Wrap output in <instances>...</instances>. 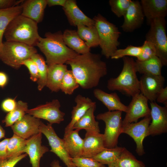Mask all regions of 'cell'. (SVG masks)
<instances>
[{"mask_svg":"<svg viewBox=\"0 0 167 167\" xmlns=\"http://www.w3.org/2000/svg\"><path fill=\"white\" fill-rule=\"evenodd\" d=\"M66 63L70 66L79 86L84 89L97 86L101 79L107 74L106 64L101 56L90 52L79 54Z\"/></svg>","mask_w":167,"mask_h":167,"instance_id":"6da1fadb","label":"cell"},{"mask_svg":"<svg viewBox=\"0 0 167 167\" xmlns=\"http://www.w3.org/2000/svg\"><path fill=\"white\" fill-rule=\"evenodd\" d=\"M36 46L45 55L48 66L64 64L79 54L66 45L61 31L46 32L44 38L40 37Z\"/></svg>","mask_w":167,"mask_h":167,"instance_id":"7a4b0ae2","label":"cell"},{"mask_svg":"<svg viewBox=\"0 0 167 167\" xmlns=\"http://www.w3.org/2000/svg\"><path fill=\"white\" fill-rule=\"evenodd\" d=\"M4 36L6 41L19 42L33 47L36 45L41 37L38 33L37 23L21 15L10 22Z\"/></svg>","mask_w":167,"mask_h":167,"instance_id":"3957f363","label":"cell"},{"mask_svg":"<svg viewBox=\"0 0 167 167\" xmlns=\"http://www.w3.org/2000/svg\"><path fill=\"white\" fill-rule=\"evenodd\" d=\"M122 60L123 66L121 72L117 77L110 78L108 80L107 88L110 91H118L133 97L140 93L135 61L128 57H123Z\"/></svg>","mask_w":167,"mask_h":167,"instance_id":"277c9868","label":"cell"},{"mask_svg":"<svg viewBox=\"0 0 167 167\" xmlns=\"http://www.w3.org/2000/svg\"><path fill=\"white\" fill-rule=\"evenodd\" d=\"M98 34L102 54L107 58H111L118 49L121 32L116 26L100 14L93 18Z\"/></svg>","mask_w":167,"mask_h":167,"instance_id":"5b68a950","label":"cell"},{"mask_svg":"<svg viewBox=\"0 0 167 167\" xmlns=\"http://www.w3.org/2000/svg\"><path fill=\"white\" fill-rule=\"evenodd\" d=\"M36 53L37 50L34 47L19 42L6 41L3 42L0 60L13 68L18 69L24 61Z\"/></svg>","mask_w":167,"mask_h":167,"instance_id":"8992f818","label":"cell"},{"mask_svg":"<svg viewBox=\"0 0 167 167\" xmlns=\"http://www.w3.org/2000/svg\"><path fill=\"white\" fill-rule=\"evenodd\" d=\"M150 29L145 36L146 40L152 43L156 50V56L163 66L167 65V36L165 18H157L151 20Z\"/></svg>","mask_w":167,"mask_h":167,"instance_id":"52a82bcc","label":"cell"},{"mask_svg":"<svg viewBox=\"0 0 167 167\" xmlns=\"http://www.w3.org/2000/svg\"><path fill=\"white\" fill-rule=\"evenodd\" d=\"M122 111H108L98 114L96 118L103 121L105 125L103 134L105 147L112 148L117 146L119 137L122 133Z\"/></svg>","mask_w":167,"mask_h":167,"instance_id":"ba28073f","label":"cell"},{"mask_svg":"<svg viewBox=\"0 0 167 167\" xmlns=\"http://www.w3.org/2000/svg\"><path fill=\"white\" fill-rule=\"evenodd\" d=\"M39 130L47 139L51 148L50 151L55 154L67 167H76L65 148L63 139L58 136L52 124L46 125L41 122Z\"/></svg>","mask_w":167,"mask_h":167,"instance_id":"9c48e42d","label":"cell"},{"mask_svg":"<svg viewBox=\"0 0 167 167\" xmlns=\"http://www.w3.org/2000/svg\"><path fill=\"white\" fill-rule=\"evenodd\" d=\"M60 107L59 101L54 99L33 108L28 109L26 113L35 118L46 120L52 125L59 124L64 120L65 115V113L60 110Z\"/></svg>","mask_w":167,"mask_h":167,"instance_id":"30bf717a","label":"cell"},{"mask_svg":"<svg viewBox=\"0 0 167 167\" xmlns=\"http://www.w3.org/2000/svg\"><path fill=\"white\" fill-rule=\"evenodd\" d=\"M151 121L150 116L144 118L138 122L122 126V133L128 135L134 139L136 144V152L139 156L145 153L143 142L148 136V127Z\"/></svg>","mask_w":167,"mask_h":167,"instance_id":"8fae6325","label":"cell"},{"mask_svg":"<svg viewBox=\"0 0 167 167\" xmlns=\"http://www.w3.org/2000/svg\"><path fill=\"white\" fill-rule=\"evenodd\" d=\"M148 101L140 93L132 97L122 120V126L136 122L140 118L150 116L151 110L148 105Z\"/></svg>","mask_w":167,"mask_h":167,"instance_id":"7c38bea8","label":"cell"},{"mask_svg":"<svg viewBox=\"0 0 167 167\" xmlns=\"http://www.w3.org/2000/svg\"><path fill=\"white\" fill-rule=\"evenodd\" d=\"M139 80L140 93L150 102H155L159 93L164 88V77L162 75L143 74Z\"/></svg>","mask_w":167,"mask_h":167,"instance_id":"4fadbf2b","label":"cell"},{"mask_svg":"<svg viewBox=\"0 0 167 167\" xmlns=\"http://www.w3.org/2000/svg\"><path fill=\"white\" fill-rule=\"evenodd\" d=\"M152 122L148 130V136L167 132V107L161 106L155 102H150Z\"/></svg>","mask_w":167,"mask_h":167,"instance_id":"5bb4252c","label":"cell"},{"mask_svg":"<svg viewBox=\"0 0 167 167\" xmlns=\"http://www.w3.org/2000/svg\"><path fill=\"white\" fill-rule=\"evenodd\" d=\"M41 122L40 119L27 114L11 127L14 134L27 139L40 132Z\"/></svg>","mask_w":167,"mask_h":167,"instance_id":"9a60e30c","label":"cell"},{"mask_svg":"<svg viewBox=\"0 0 167 167\" xmlns=\"http://www.w3.org/2000/svg\"><path fill=\"white\" fill-rule=\"evenodd\" d=\"M123 17L124 22L121 27L124 31L131 32L140 28L145 17L140 2L132 1Z\"/></svg>","mask_w":167,"mask_h":167,"instance_id":"2e32d148","label":"cell"},{"mask_svg":"<svg viewBox=\"0 0 167 167\" xmlns=\"http://www.w3.org/2000/svg\"><path fill=\"white\" fill-rule=\"evenodd\" d=\"M42 134L40 132L26 139L24 153L29 157L32 167H40V161L44 154L49 151L42 145Z\"/></svg>","mask_w":167,"mask_h":167,"instance_id":"e0dca14e","label":"cell"},{"mask_svg":"<svg viewBox=\"0 0 167 167\" xmlns=\"http://www.w3.org/2000/svg\"><path fill=\"white\" fill-rule=\"evenodd\" d=\"M62 8L71 25L77 27L80 25L88 27L95 26L94 20L82 12L78 7L76 1L66 0Z\"/></svg>","mask_w":167,"mask_h":167,"instance_id":"ac0fdd59","label":"cell"},{"mask_svg":"<svg viewBox=\"0 0 167 167\" xmlns=\"http://www.w3.org/2000/svg\"><path fill=\"white\" fill-rule=\"evenodd\" d=\"M82 157L92 158L105 148L103 134L86 132Z\"/></svg>","mask_w":167,"mask_h":167,"instance_id":"d6986e66","label":"cell"},{"mask_svg":"<svg viewBox=\"0 0 167 167\" xmlns=\"http://www.w3.org/2000/svg\"><path fill=\"white\" fill-rule=\"evenodd\" d=\"M140 3L148 23L157 18H165L167 14V0H141Z\"/></svg>","mask_w":167,"mask_h":167,"instance_id":"ffe728a7","label":"cell"},{"mask_svg":"<svg viewBox=\"0 0 167 167\" xmlns=\"http://www.w3.org/2000/svg\"><path fill=\"white\" fill-rule=\"evenodd\" d=\"M22 3L21 15L37 24L42 21L47 5V0H27Z\"/></svg>","mask_w":167,"mask_h":167,"instance_id":"44dd1931","label":"cell"},{"mask_svg":"<svg viewBox=\"0 0 167 167\" xmlns=\"http://www.w3.org/2000/svg\"><path fill=\"white\" fill-rule=\"evenodd\" d=\"M76 104L74 106L71 112V120L65 127V133L73 130V127L75 123L86 112L87 110L94 104H96L89 98L83 96L80 94L76 96L75 99Z\"/></svg>","mask_w":167,"mask_h":167,"instance_id":"7402d4cb","label":"cell"},{"mask_svg":"<svg viewBox=\"0 0 167 167\" xmlns=\"http://www.w3.org/2000/svg\"><path fill=\"white\" fill-rule=\"evenodd\" d=\"M79 129H74L64 133L63 139L65 148L72 158L82 156L84 140L79 134Z\"/></svg>","mask_w":167,"mask_h":167,"instance_id":"603a6c76","label":"cell"},{"mask_svg":"<svg viewBox=\"0 0 167 167\" xmlns=\"http://www.w3.org/2000/svg\"><path fill=\"white\" fill-rule=\"evenodd\" d=\"M93 94L94 96L107 108L108 111L119 110L126 112L127 106L121 101L116 93H109L100 89L96 88L93 90Z\"/></svg>","mask_w":167,"mask_h":167,"instance_id":"cb8c5ba5","label":"cell"},{"mask_svg":"<svg viewBox=\"0 0 167 167\" xmlns=\"http://www.w3.org/2000/svg\"><path fill=\"white\" fill-rule=\"evenodd\" d=\"M46 86L51 91L58 92L60 90L61 82L67 66L64 64H55L48 66Z\"/></svg>","mask_w":167,"mask_h":167,"instance_id":"d4e9b609","label":"cell"},{"mask_svg":"<svg viewBox=\"0 0 167 167\" xmlns=\"http://www.w3.org/2000/svg\"><path fill=\"white\" fill-rule=\"evenodd\" d=\"M96 108V104L89 108L85 114L74 124V129H84L86 132L100 133L99 122L96 121L94 112Z\"/></svg>","mask_w":167,"mask_h":167,"instance_id":"484cf974","label":"cell"},{"mask_svg":"<svg viewBox=\"0 0 167 167\" xmlns=\"http://www.w3.org/2000/svg\"><path fill=\"white\" fill-rule=\"evenodd\" d=\"M62 34L66 45L77 54H82L90 52V49L80 38L77 31L66 29Z\"/></svg>","mask_w":167,"mask_h":167,"instance_id":"4316f807","label":"cell"},{"mask_svg":"<svg viewBox=\"0 0 167 167\" xmlns=\"http://www.w3.org/2000/svg\"><path fill=\"white\" fill-rule=\"evenodd\" d=\"M163 66L161 61L156 56L146 60L140 61L136 60L135 61L137 72L143 75H161Z\"/></svg>","mask_w":167,"mask_h":167,"instance_id":"83f0119b","label":"cell"},{"mask_svg":"<svg viewBox=\"0 0 167 167\" xmlns=\"http://www.w3.org/2000/svg\"><path fill=\"white\" fill-rule=\"evenodd\" d=\"M22 10L21 5L0 10V54L2 47V39L4 33L10 22L17 16L21 15Z\"/></svg>","mask_w":167,"mask_h":167,"instance_id":"f1b7e54d","label":"cell"},{"mask_svg":"<svg viewBox=\"0 0 167 167\" xmlns=\"http://www.w3.org/2000/svg\"><path fill=\"white\" fill-rule=\"evenodd\" d=\"M77 33L80 38L90 49L99 45L100 40L95 26L88 27L83 25L77 26Z\"/></svg>","mask_w":167,"mask_h":167,"instance_id":"f546056e","label":"cell"},{"mask_svg":"<svg viewBox=\"0 0 167 167\" xmlns=\"http://www.w3.org/2000/svg\"><path fill=\"white\" fill-rule=\"evenodd\" d=\"M124 147L117 146L106 148L92 157L103 165H109L116 161L119 159Z\"/></svg>","mask_w":167,"mask_h":167,"instance_id":"4dcf8cb0","label":"cell"},{"mask_svg":"<svg viewBox=\"0 0 167 167\" xmlns=\"http://www.w3.org/2000/svg\"><path fill=\"white\" fill-rule=\"evenodd\" d=\"M26 144V139L14 134L9 138L7 146L8 158L16 157L24 153Z\"/></svg>","mask_w":167,"mask_h":167,"instance_id":"1f68e13d","label":"cell"},{"mask_svg":"<svg viewBox=\"0 0 167 167\" xmlns=\"http://www.w3.org/2000/svg\"><path fill=\"white\" fill-rule=\"evenodd\" d=\"M28 107L27 103L22 101H18L15 108L7 114L2 123H5L6 127H11L26 114Z\"/></svg>","mask_w":167,"mask_h":167,"instance_id":"d6a6232c","label":"cell"},{"mask_svg":"<svg viewBox=\"0 0 167 167\" xmlns=\"http://www.w3.org/2000/svg\"><path fill=\"white\" fill-rule=\"evenodd\" d=\"M31 58L35 62L38 67L39 78L37 81V88L39 91H41L46 86L48 66L43 57L37 53L32 55Z\"/></svg>","mask_w":167,"mask_h":167,"instance_id":"836d02e7","label":"cell"},{"mask_svg":"<svg viewBox=\"0 0 167 167\" xmlns=\"http://www.w3.org/2000/svg\"><path fill=\"white\" fill-rule=\"evenodd\" d=\"M112 163L118 167H146L143 162L138 160L124 147L119 159Z\"/></svg>","mask_w":167,"mask_h":167,"instance_id":"e575fe53","label":"cell"},{"mask_svg":"<svg viewBox=\"0 0 167 167\" xmlns=\"http://www.w3.org/2000/svg\"><path fill=\"white\" fill-rule=\"evenodd\" d=\"M79 86L72 71L67 70L63 77L60 90L66 94L71 95Z\"/></svg>","mask_w":167,"mask_h":167,"instance_id":"d590c367","label":"cell"},{"mask_svg":"<svg viewBox=\"0 0 167 167\" xmlns=\"http://www.w3.org/2000/svg\"><path fill=\"white\" fill-rule=\"evenodd\" d=\"M141 52V47L128 45L123 49H118L113 53L111 58L117 59L127 56H133L137 58Z\"/></svg>","mask_w":167,"mask_h":167,"instance_id":"8d00e7d4","label":"cell"},{"mask_svg":"<svg viewBox=\"0 0 167 167\" xmlns=\"http://www.w3.org/2000/svg\"><path fill=\"white\" fill-rule=\"evenodd\" d=\"M131 0H110L109 5L112 12L118 17L123 16L130 5Z\"/></svg>","mask_w":167,"mask_h":167,"instance_id":"74e56055","label":"cell"},{"mask_svg":"<svg viewBox=\"0 0 167 167\" xmlns=\"http://www.w3.org/2000/svg\"><path fill=\"white\" fill-rule=\"evenodd\" d=\"M141 47V52L137 58V60L143 61L156 56L155 48L151 42L145 40Z\"/></svg>","mask_w":167,"mask_h":167,"instance_id":"f35d334b","label":"cell"},{"mask_svg":"<svg viewBox=\"0 0 167 167\" xmlns=\"http://www.w3.org/2000/svg\"><path fill=\"white\" fill-rule=\"evenodd\" d=\"M76 167H106L92 158L79 157L72 158Z\"/></svg>","mask_w":167,"mask_h":167,"instance_id":"ab89813d","label":"cell"},{"mask_svg":"<svg viewBox=\"0 0 167 167\" xmlns=\"http://www.w3.org/2000/svg\"><path fill=\"white\" fill-rule=\"evenodd\" d=\"M22 65L25 66L28 70L30 79L33 82H37L39 78V74L38 67L35 62L30 58L24 61L22 63Z\"/></svg>","mask_w":167,"mask_h":167,"instance_id":"60d3db41","label":"cell"},{"mask_svg":"<svg viewBox=\"0 0 167 167\" xmlns=\"http://www.w3.org/2000/svg\"><path fill=\"white\" fill-rule=\"evenodd\" d=\"M27 155L25 153L16 157L0 160V167H15L19 161L27 156Z\"/></svg>","mask_w":167,"mask_h":167,"instance_id":"b9f144b4","label":"cell"},{"mask_svg":"<svg viewBox=\"0 0 167 167\" xmlns=\"http://www.w3.org/2000/svg\"><path fill=\"white\" fill-rule=\"evenodd\" d=\"M17 102L15 99L7 98L4 100L1 103L2 110L5 112L9 113L15 108Z\"/></svg>","mask_w":167,"mask_h":167,"instance_id":"7bdbcfd3","label":"cell"},{"mask_svg":"<svg viewBox=\"0 0 167 167\" xmlns=\"http://www.w3.org/2000/svg\"><path fill=\"white\" fill-rule=\"evenodd\" d=\"M24 0H0V10L8 9L18 5Z\"/></svg>","mask_w":167,"mask_h":167,"instance_id":"ee69618b","label":"cell"},{"mask_svg":"<svg viewBox=\"0 0 167 167\" xmlns=\"http://www.w3.org/2000/svg\"><path fill=\"white\" fill-rule=\"evenodd\" d=\"M9 139L6 138L0 142V160L8 158L6 148Z\"/></svg>","mask_w":167,"mask_h":167,"instance_id":"f6af8a7d","label":"cell"},{"mask_svg":"<svg viewBox=\"0 0 167 167\" xmlns=\"http://www.w3.org/2000/svg\"><path fill=\"white\" fill-rule=\"evenodd\" d=\"M157 102L164 104L167 107V87L163 88L159 93L156 100Z\"/></svg>","mask_w":167,"mask_h":167,"instance_id":"bcb514c9","label":"cell"},{"mask_svg":"<svg viewBox=\"0 0 167 167\" xmlns=\"http://www.w3.org/2000/svg\"><path fill=\"white\" fill-rule=\"evenodd\" d=\"M8 81L7 75L4 72L0 71V88H4L7 84Z\"/></svg>","mask_w":167,"mask_h":167,"instance_id":"7dc6e473","label":"cell"},{"mask_svg":"<svg viewBox=\"0 0 167 167\" xmlns=\"http://www.w3.org/2000/svg\"><path fill=\"white\" fill-rule=\"evenodd\" d=\"M66 0H47V5L51 7L56 5L64 6Z\"/></svg>","mask_w":167,"mask_h":167,"instance_id":"c3c4849f","label":"cell"},{"mask_svg":"<svg viewBox=\"0 0 167 167\" xmlns=\"http://www.w3.org/2000/svg\"><path fill=\"white\" fill-rule=\"evenodd\" d=\"M51 167H62L60 165L59 161L56 160H53L50 163Z\"/></svg>","mask_w":167,"mask_h":167,"instance_id":"681fc988","label":"cell"},{"mask_svg":"<svg viewBox=\"0 0 167 167\" xmlns=\"http://www.w3.org/2000/svg\"><path fill=\"white\" fill-rule=\"evenodd\" d=\"M5 131L4 129L0 125V140L5 137Z\"/></svg>","mask_w":167,"mask_h":167,"instance_id":"f907efd6","label":"cell"},{"mask_svg":"<svg viewBox=\"0 0 167 167\" xmlns=\"http://www.w3.org/2000/svg\"><path fill=\"white\" fill-rule=\"evenodd\" d=\"M108 167H118L114 165L113 163H111L108 165Z\"/></svg>","mask_w":167,"mask_h":167,"instance_id":"816d5d0a","label":"cell"}]
</instances>
